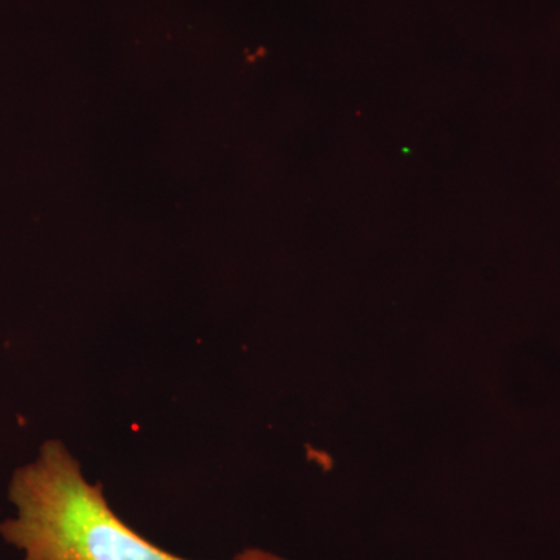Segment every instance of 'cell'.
<instances>
[{"label": "cell", "mask_w": 560, "mask_h": 560, "mask_svg": "<svg viewBox=\"0 0 560 560\" xmlns=\"http://www.w3.org/2000/svg\"><path fill=\"white\" fill-rule=\"evenodd\" d=\"M9 497L16 515L2 522L0 536L24 560H186L121 522L60 441H47L38 458L14 471ZM238 560L282 559L246 551Z\"/></svg>", "instance_id": "1"}]
</instances>
